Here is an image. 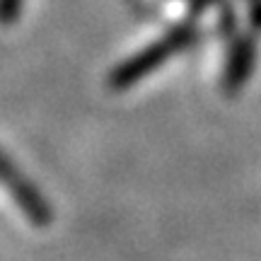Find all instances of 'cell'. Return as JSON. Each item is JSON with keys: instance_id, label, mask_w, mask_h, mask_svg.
<instances>
[{"instance_id": "2", "label": "cell", "mask_w": 261, "mask_h": 261, "mask_svg": "<svg viewBox=\"0 0 261 261\" xmlns=\"http://www.w3.org/2000/svg\"><path fill=\"white\" fill-rule=\"evenodd\" d=\"M0 184L8 189L10 196L15 198V203L19 205V211L24 213L29 223L34 227H48L54 223V208L48 203L44 194L39 191V187L27 179L17 169V165L0 150Z\"/></svg>"}, {"instance_id": "4", "label": "cell", "mask_w": 261, "mask_h": 261, "mask_svg": "<svg viewBox=\"0 0 261 261\" xmlns=\"http://www.w3.org/2000/svg\"><path fill=\"white\" fill-rule=\"evenodd\" d=\"M19 10H22V0H0V24L3 27L15 24Z\"/></svg>"}, {"instance_id": "3", "label": "cell", "mask_w": 261, "mask_h": 261, "mask_svg": "<svg viewBox=\"0 0 261 261\" xmlns=\"http://www.w3.org/2000/svg\"><path fill=\"white\" fill-rule=\"evenodd\" d=\"M252 56H254V51L249 44H240V46L232 51V58H230V63H227V75H225V83H227L230 90L240 87V85L247 80V73H249V68H252Z\"/></svg>"}, {"instance_id": "1", "label": "cell", "mask_w": 261, "mask_h": 261, "mask_svg": "<svg viewBox=\"0 0 261 261\" xmlns=\"http://www.w3.org/2000/svg\"><path fill=\"white\" fill-rule=\"evenodd\" d=\"M196 32L191 24H181V27H174L169 34H165L162 39H158L155 44L145 46L143 51H138L136 56H130L128 61H123L116 70L109 77V85L114 90H128L133 85L143 80L148 73H152L155 68L169 61V56H174L177 51L187 48L191 41H194Z\"/></svg>"}]
</instances>
